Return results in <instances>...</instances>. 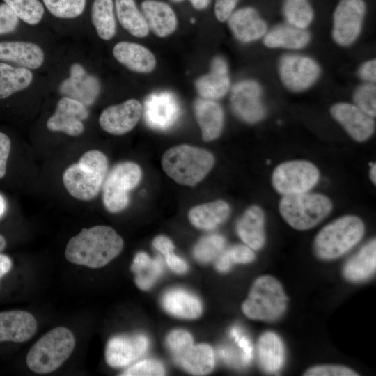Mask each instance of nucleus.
<instances>
[{
  "label": "nucleus",
  "instance_id": "5fc2aeb1",
  "mask_svg": "<svg viewBox=\"0 0 376 376\" xmlns=\"http://www.w3.org/2000/svg\"><path fill=\"white\" fill-rule=\"evenodd\" d=\"M175 2H180L183 0H172ZM210 0H189L192 6L196 10L205 9L209 4Z\"/></svg>",
  "mask_w": 376,
  "mask_h": 376
},
{
  "label": "nucleus",
  "instance_id": "c9c22d12",
  "mask_svg": "<svg viewBox=\"0 0 376 376\" xmlns=\"http://www.w3.org/2000/svg\"><path fill=\"white\" fill-rule=\"evenodd\" d=\"M19 19L29 25H36L42 19L45 9L39 0H3Z\"/></svg>",
  "mask_w": 376,
  "mask_h": 376
},
{
  "label": "nucleus",
  "instance_id": "4468645a",
  "mask_svg": "<svg viewBox=\"0 0 376 376\" xmlns=\"http://www.w3.org/2000/svg\"><path fill=\"white\" fill-rule=\"evenodd\" d=\"M148 345V338L141 334L113 336L106 346V361L113 368L127 366L143 355Z\"/></svg>",
  "mask_w": 376,
  "mask_h": 376
},
{
  "label": "nucleus",
  "instance_id": "58836bf2",
  "mask_svg": "<svg viewBox=\"0 0 376 376\" xmlns=\"http://www.w3.org/2000/svg\"><path fill=\"white\" fill-rule=\"evenodd\" d=\"M216 267L221 272H228L233 264H246L255 259V253L246 245H235L224 250L217 257Z\"/></svg>",
  "mask_w": 376,
  "mask_h": 376
},
{
  "label": "nucleus",
  "instance_id": "20e7f679",
  "mask_svg": "<svg viewBox=\"0 0 376 376\" xmlns=\"http://www.w3.org/2000/svg\"><path fill=\"white\" fill-rule=\"evenodd\" d=\"M365 231L363 221L345 215L330 222L317 234L313 244L316 256L324 260L336 259L355 246Z\"/></svg>",
  "mask_w": 376,
  "mask_h": 376
},
{
  "label": "nucleus",
  "instance_id": "7ed1b4c3",
  "mask_svg": "<svg viewBox=\"0 0 376 376\" xmlns=\"http://www.w3.org/2000/svg\"><path fill=\"white\" fill-rule=\"evenodd\" d=\"M161 162L164 172L175 182L193 186L207 175L215 159L207 150L185 144L167 150Z\"/></svg>",
  "mask_w": 376,
  "mask_h": 376
},
{
  "label": "nucleus",
  "instance_id": "b1692460",
  "mask_svg": "<svg viewBox=\"0 0 376 376\" xmlns=\"http://www.w3.org/2000/svg\"><path fill=\"white\" fill-rule=\"evenodd\" d=\"M141 9L149 29L158 37L165 38L177 28L175 12L166 3L157 0H145Z\"/></svg>",
  "mask_w": 376,
  "mask_h": 376
},
{
  "label": "nucleus",
  "instance_id": "37998d69",
  "mask_svg": "<svg viewBox=\"0 0 376 376\" xmlns=\"http://www.w3.org/2000/svg\"><path fill=\"white\" fill-rule=\"evenodd\" d=\"M165 375L163 365L155 359H145L137 362L126 369L120 375L156 376Z\"/></svg>",
  "mask_w": 376,
  "mask_h": 376
},
{
  "label": "nucleus",
  "instance_id": "4d7b16f0",
  "mask_svg": "<svg viewBox=\"0 0 376 376\" xmlns=\"http://www.w3.org/2000/svg\"><path fill=\"white\" fill-rule=\"evenodd\" d=\"M370 178L372 182L375 185L376 183V165L373 163L370 169Z\"/></svg>",
  "mask_w": 376,
  "mask_h": 376
},
{
  "label": "nucleus",
  "instance_id": "4c0bfd02",
  "mask_svg": "<svg viewBox=\"0 0 376 376\" xmlns=\"http://www.w3.org/2000/svg\"><path fill=\"white\" fill-rule=\"evenodd\" d=\"M226 246L225 238L219 234H211L202 237L193 250L194 258L199 262L207 263L217 258Z\"/></svg>",
  "mask_w": 376,
  "mask_h": 376
},
{
  "label": "nucleus",
  "instance_id": "a211bd4d",
  "mask_svg": "<svg viewBox=\"0 0 376 376\" xmlns=\"http://www.w3.org/2000/svg\"><path fill=\"white\" fill-rule=\"evenodd\" d=\"M36 330L37 322L31 313L21 310L0 312V343L27 341Z\"/></svg>",
  "mask_w": 376,
  "mask_h": 376
},
{
  "label": "nucleus",
  "instance_id": "c03bdc74",
  "mask_svg": "<svg viewBox=\"0 0 376 376\" xmlns=\"http://www.w3.org/2000/svg\"><path fill=\"white\" fill-rule=\"evenodd\" d=\"M306 376H356L352 369L341 365H321L308 369L304 374Z\"/></svg>",
  "mask_w": 376,
  "mask_h": 376
},
{
  "label": "nucleus",
  "instance_id": "cd10ccee",
  "mask_svg": "<svg viewBox=\"0 0 376 376\" xmlns=\"http://www.w3.org/2000/svg\"><path fill=\"white\" fill-rule=\"evenodd\" d=\"M230 212L228 203L217 200L193 207L188 213V218L195 227L210 230L224 223L229 217Z\"/></svg>",
  "mask_w": 376,
  "mask_h": 376
},
{
  "label": "nucleus",
  "instance_id": "de8ad7c7",
  "mask_svg": "<svg viewBox=\"0 0 376 376\" xmlns=\"http://www.w3.org/2000/svg\"><path fill=\"white\" fill-rule=\"evenodd\" d=\"M237 0H216L214 14L219 22L226 21L233 13Z\"/></svg>",
  "mask_w": 376,
  "mask_h": 376
},
{
  "label": "nucleus",
  "instance_id": "49530a36",
  "mask_svg": "<svg viewBox=\"0 0 376 376\" xmlns=\"http://www.w3.org/2000/svg\"><path fill=\"white\" fill-rule=\"evenodd\" d=\"M230 335L242 349V363L244 364H249L253 355V347L250 340L246 336L241 334L238 327H233L230 330Z\"/></svg>",
  "mask_w": 376,
  "mask_h": 376
},
{
  "label": "nucleus",
  "instance_id": "f704fd0d",
  "mask_svg": "<svg viewBox=\"0 0 376 376\" xmlns=\"http://www.w3.org/2000/svg\"><path fill=\"white\" fill-rule=\"evenodd\" d=\"M91 16L99 38L104 40L112 39L116 31L113 0H94Z\"/></svg>",
  "mask_w": 376,
  "mask_h": 376
},
{
  "label": "nucleus",
  "instance_id": "2f4dec72",
  "mask_svg": "<svg viewBox=\"0 0 376 376\" xmlns=\"http://www.w3.org/2000/svg\"><path fill=\"white\" fill-rule=\"evenodd\" d=\"M164 269L161 257L151 259L145 252H139L134 258L131 270L135 274V283L141 290L150 289L160 277Z\"/></svg>",
  "mask_w": 376,
  "mask_h": 376
},
{
  "label": "nucleus",
  "instance_id": "ddd939ff",
  "mask_svg": "<svg viewBox=\"0 0 376 376\" xmlns=\"http://www.w3.org/2000/svg\"><path fill=\"white\" fill-rule=\"evenodd\" d=\"M88 116L86 105L72 97H65L57 103L54 114L47 120V127L52 132H61L77 136L84 130L83 120Z\"/></svg>",
  "mask_w": 376,
  "mask_h": 376
},
{
  "label": "nucleus",
  "instance_id": "9d476101",
  "mask_svg": "<svg viewBox=\"0 0 376 376\" xmlns=\"http://www.w3.org/2000/svg\"><path fill=\"white\" fill-rule=\"evenodd\" d=\"M366 11L363 0H341L334 13L333 38L341 46H348L358 38Z\"/></svg>",
  "mask_w": 376,
  "mask_h": 376
},
{
  "label": "nucleus",
  "instance_id": "a18cd8bd",
  "mask_svg": "<svg viewBox=\"0 0 376 376\" xmlns=\"http://www.w3.org/2000/svg\"><path fill=\"white\" fill-rule=\"evenodd\" d=\"M19 19L5 3L0 4V36L12 33L19 26Z\"/></svg>",
  "mask_w": 376,
  "mask_h": 376
},
{
  "label": "nucleus",
  "instance_id": "0eeeda50",
  "mask_svg": "<svg viewBox=\"0 0 376 376\" xmlns=\"http://www.w3.org/2000/svg\"><path fill=\"white\" fill-rule=\"evenodd\" d=\"M332 207L327 196L308 192L283 196L279 205L282 218L298 230L315 226L329 215Z\"/></svg>",
  "mask_w": 376,
  "mask_h": 376
},
{
  "label": "nucleus",
  "instance_id": "c85d7f7f",
  "mask_svg": "<svg viewBox=\"0 0 376 376\" xmlns=\"http://www.w3.org/2000/svg\"><path fill=\"white\" fill-rule=\"evenodd\" d=\"M258 355L264 371L278 373L285 361V348L281 338L273 331L263 333L258 342Z\"/></svg>",
  "mask_w": 376,
  "mask_h": 376
},
{
  "label": "nucleus",
  "instance_id": "7c9ffc66",
  "mask_svg": "<svg viewBox=\"0 0 376 376\" xmlns=\"http://www.w3.org/2000/svg\"><path fill=\"white\" fill-rule=\"evenodd\" d=\"M308 32L294 26H279L271 30L264 38V44L270 48L299 49L308 45Z\"/></svg>",
  "mask_w": 376,
  "mask_h": 376
},
{
  "label": "nucleus",
  "instance_id": "39448f33",
  "mask_svg": "<svg viewBox=\"0 0 376 376\" xmlns=\"http://www.w3.org/2000/svg\"><path fill=\"white\" fill-rule=\"evenodd\" d=\"M287 302L281 283L272 276L263 275L253 282L242 310L251 320L273 322L284 314Z\"/></svg>",
  "mask_w": 376,
  "mask_h": 376
},
{
  "label": "nucleus",
  "instance_id": "2eb2a0df",
  "mask_svg": "<svg viewBox=\"0 0 376 376\" xmlns=\"http://www.w3.org/2000/svg\"><path fill=\"white\" fill-rule=\"evenodd\" d=\"M141 113V104L136 99H129L104 109L100 116L99 124L103 130L111 134L123 135L136 125Z\"/></svg>",
  "mask_w": 376,
  "mask_h": 376
},
{
  "label": "nucleus",
  "instance_id": "bb28decb",
  "mask_svg": "<svg viewBox=\"0 0 376 376\" xmlns=\"http://www.w3.org/2000/svg\"><path fill=\"white\" fill-rule=\"evenodd\" d=\"M162 303L168 313L178 318L194 319L202 313L200 299L182 288H173L166 291L162 297Z\"/></svg>",
  "mask_w": 376,
  "mask_h": 376
},
{
  "label": "nucleus",
  "instance_id": "e433bc0d",
  "mask_svg": "<svg viewBox=\"0 0 376 376\" xmlns=\"http://www.w3.org/2000/svg\"><path fill=\"white\" fill-rule=\"evenodd\" d=\"M284 15L288 23L297 28H306L313 20V10L307 0H285Z\"/></svg>",
  "mask_w": 376,
  "mask_h": 376
},
{
  "label": "nucleus",
  "instance_id": "6e6d98bb",
  "mask_svg": "<svg viewBox=\"0 0 376 376\" xmlns=\"http://www.w3.org/2000/svg\"><path fill=\"white\" fill-rule=\"evenodd\" d=\"M8 208L7 201L5 197L0 193V219L6 214Z\"/></svg>",
  "mask_w": 376,
  "mask_h": 376
},
{
  "label": "nucleus",
  "instance_id": "6ab92c4d",
  "mask_svg": "<svg viewBox=\"0 0 376 376\" xmlns=\"http://www.w3.org/2000/svg\"><path fill=\"white\" fill-rule=\"evenodd\" d=\"M45 61L42 49L36 43L19 40L0 42V62L35 70Z\"/></svg>",
  "mask_w": 376,
  "mask_h": 376
},
{
  "label": "nucleus",
  "instance_id": "13d9d810",
  "mask_svg": "<svg viewBox=\"0 0 376 376\" xmlns=\"http://www.w3.org/2000/svg\"><path fill=\"white\" fill-rule=\"evenodd\" d=\"M6 246V241L3 236L0 235V252L3 251Z\"/></svg>",
  "mask_w": 376,
  "mask_h": 376
},
{
  "label": "nucleus",
  "instance_id": "3c124183",
  "mask_svg": "<svg viewBox=\"0 0 376 376\" xmlns=\"http://www.w3.org/2000/svg\"><path fill=\"white\" fill-rule=\"evenodd\" d=\"M359 75L363 80L375 82L376 79L375 59H372L363 63L359 69Z\"/></svg>",
  "mask_w": 376,
  "mask_h": 376
},
{
  "label": "nucleus",
  "instance_id": "09e8293b",
  "mask_svg": "<svg viewBox=\"0 0 376 376\" xmlns=\"http://www.w3.org/2000/svg\"><path fill=\"white\" fill-rule=\"evenodd\" d=\"M11 147L10 139L7 134L0 132V179L6 173L7 161Z\"/></svg>",
  "mask_w": 376,
  "mask_h": 376
},
{
  "label": "nucleus",
  "instance_id": "a19ab883",
  "mask_svg": "<svg viewBox=\"0 0 376 376\" xmlns=\"http://www.w3.org/2000/svg\"><path fill=\"white\" fill-rule=\"evenodd\" d=\"M356 106L371 117L376 114V87L372 84L359 86L354 94Z\"/></svg>",
  "mask_w": 376,
  "mask_h": 376
},
{
  "label": "nucleus",
  "instance_id": "ea45409f",
  "mask_svg": "<svg viewBox=\"0 0 376 376\" xmlns=\"http://www.w3.org/2000/svg\"><path fill=\"white\" fill-rule=\"evenodd\" d=\"M42 1L52 15L61 19H73L80 16L86 3V0H42Z\"/></svg>",
  "mask_w": 376,
  "mask_h": 376
},
{
  "label": "nucleus",
  "instance_id": "8fccbe9b",
  "mask_svg": "<svg viewBox=\"0 0 376 376\" xmlns=\"http://www.w3.org/2000/svg\"><path fill=\"white\" fill-rule=\"evenodd\" d=\"M173 251H171L164 255L166 263L169 268L174 272L183 274L188 269L187 264L183 259L175 255Z\"/></svg>",
  "mask_w": 376,
  "mask_h": 376
},
{
  "label": "nucleus",
  "instance_id": "f8f14e48",
  "mask_svg": "<svg viewBox=\"0 0 376 376\" xmlns=\"http://www.w3.org/2000/svg\"><path fill=\"white\" fill-rule=\"evenodd\" d=\"M230 106L236 116L249 123H257L265 116L261 88L252 80L242 81L233 86Z\"/></svg>",
  "mask_w": 376,
  "mask_h": 376
},
{
  "label": "nucleus",
  "instance_id": "f257e3e1",
  "mask_svg": "<svg viewBox=\"0 0 376 376\" xmlns=\"http://www.w3.org/2000/svg\"><path fill=\"white\" fill-rule=\"evenodd\" d=\"M123 245V238L110 226L84 228L69 240L65 257L76 265L100 268L118 256Z\"/></svg>",
  "mask_w": 376,
  "mask_h": 376
},
{
  "label": "nucleus",
  "instance_id": "423d86ee",
  "mask_svg": "<svg viewBox=\"0 0 376 376\" xmlns=\"http://www.w3.org/2000/svg\"><path fill=\"white\" fill-rule=\"evenodd\" d=\"M75 345V339L69 329L56 327L33 345L26 356V364L37 373L53 372L67 360Z\"/></svg>",
  "mask_w": 376,
  "mask_h": 376
},
{
  "label": "nucleus",
  "instance_id": "393cba45",
  "mask_svg": "<svg viewBox=\"0 0 376 376\" xmlns=\"http://www.w3.org/2000/svg\"><path fill=\"white\" fill-rule=\"evenodd\" d=\"M375 269L376 241L373 239L346 262L343 275L350 282L360 283L372 277Z\"/></svg>",
  "mask_w": 376,
  "mask_h": 376
},
{
  "label": "nucleus",
  "instance_id": "864d4df0",
  "mask_svg": "<svg viewBox=\"0 0 376 376\" xmlns=\"http://www.w3.org/2000/svg\"><path fill=\"white\" fill-rule=\"evenodd\" d=\"M12 268V260L9 256L0 253V279Z\"/></svg>",
  "mask_w": 376,
  "mask_h": 376
},
{
  "label": "nucleus",
  "instance_id": "f3484780",
  "mask_svg": "<svg viewBox=\"0 0 376 376\" xmlns=\"http://www.w3.org/2000/svg\"><path fill=\"white\" fill-rule=\"evenodd\" d=\"M180 115L175 97L169 92L150 95L145 102V118L154 129L164 130L171 127Z\"/></svg>",
  "mask_w": 376,
  "mask_h": 376
},
{
  "label": "nucleus",
  "instance_id": "72a5a7b5",
  "mask_svg": "<svg viewBox=\"0 0 376 376\" xmlns=\"http://www.w3.org/2000/svg\"><path fill=\"white\" fill-rule=\"evenodd\" d=\"M115 6L118 20L125 31L137 38L148 36V23L138 10L134 0H116Z\"/></svg>",
  "mask_w": 376,
  "mask_h": 376
},
{
  "label": "nucleus",
  "instance_id": "c756f323",
  "mask_svg": "<svg viewBox=\"0 0 376 376\" xmlns=\"http://www.w3.org/2000/svg\"><path fill=\"white\" fill-rule=\"evenodd\" d=\"M33 78V73L28 68L0 62V100L26 89Z\"/></svg>",
  "mask_w": 376,
  "mask_h": 376
},
{
  "label": "nucleus",
  "instance_id": "aec40b11",
  "mask_svg": "<svg viewBox=\"0 0 376 376\" xmlns=\"http://www.w3.org/2000/svg\"><path fill=\"white\" fill-rule=\"evenodd\" d=\"M228 26L235 37L242 42H251L263 36L267 24L253 8L246 7L232 13Z\"/></svg>",
  "mask_w": 376,
  "mask_h": 376
},
{
  "label": "nucleus",
  "instance_id": "f03ea898",
  "mask_svg": "<svg viewBox=\"0 0 376 376\" xmlns=\"http://www.w3.org/2000/svg\"><path fill=\"white\" fill-rule=\"evenodd\" d=\"M108 170V159L101 151L85 152L77 164L69 166L63 174L68 192L80 201L94 198L101 189Z\"/></svg>",
  "mask_w": 376,
  "mask_h": 376
},
{
  "label": "nucleus",
  "instance_id": "412c9836",
  "mask_svg": "<svg viewBox=\"0 0 376 376\" xmlns=\"http://www.w3.org/2000/svg\"><path fill=\"white\" fill-rule=\"evenodd\" d=\"M113 56L121 65L131 71L149 73L156 66V58L146 47L135 42L121 41L113 48Z\"/></svg>",
  "mask_w": 376,
  "mask_h": 376
},
{
  "label": "nucleus",
  "instance_id": "603ef678",
  "mask_svg": "<svg viewBox=\"0 0 376 376\" xmlns=\"http://www.w3.org/2000/svg\"><path fill=\"white\" fill-rule=\"evenodd\" d=\"M152 245L163 256L171 251H173L175 248L172 241L164 235H159L156 237L153 240Z\"/></svg>",
  "mask_w": 376,
  "mask_h": 376
},
{
  "label": "nucleus",
  "instance_id": "6e6552de",
  "mask_svg": "<svg viewBox=\"0 0 376 376\" xmlns=\"http://www.w3.org/2000/svg\"><path fill=\"white\" fill-rule=\"evenodd\" d=\"M140 166L132 162L116 164L106 176L102 185V202L107 211L117 213L129 203V192L140 182Z\"/></svg>",
  "mask_w": 376,
  "mask_h": 376
},
{
  "label": "nucleus",
  "instance_id": "1a4fd4ad",
  "mask_svg": "<svg viewBox=\"0 0 376 376\" xmlns=\"http://www.w3.org/2000/svg\"><path fill=\"white\" fill-rule=\"evenodd\" d=\"M320 172L306 160H291L279 164L273 171L272 184L283 196L308 192L318 182Z\"/></svg>",
  "mask_w": 376,
  "mask_h": 376
},
{
  "label": "nucleus",
  "instance_id": "79ce46f5",
  "mask_svg": "<svg viewBox=\"0 0 376 376\" xmlns=\"http://www.w3.org/2000/svg\"><path fill=\"white\" fill-rule=\"evenodd\" d=\"M166 345L176 360L193 345V338L185 330L175 329L168 335Z\"/></svg>",
  "mask_w": 376,
  "mask_h": 376
},
{
  "label": "nucleus",
  "instance_id": "a878e982",
  "mask_svg": "<svg viewBox=\"0 0 376 376\" xmlns=\"http://www.w3.org/2000/svg\"><path fill=\"white\" fill-rule=\"evenodd\" d=\"M194 107L203 141L217 139L224 125V115L221 107L214 100L205 98L196 100Z\"/></svg>",
  "mask_w": 376,
  "mask_h": 376
},
{
  "label": "nucleus",
  "instance_id": "473e14b6",
  "mask_svg": "<svg viewBox=\"0 0 376 376\" xmlns=\"http://www.w3.org/2000/svg\"><path fill=\"white\" fill-rule=\"evenodd\" d=\"M176 361L187 372L196 375H205L214 366V355L212 347L207 344L192 345Z\"/></svg>",
  "mask_w": 376,
  "mask_h": 376
},
{
  "label": "nucleus",
  "instance_id": "dca6fc26",
  "mask_svg": "<svg viewBox=\"0 0 376 376\" xmlns=\"http://www.w3.org/2000/svg\"><path fill=\"white\" fill-rule=\"evenodd\" d=\"M330 112L333 118L356 141L368 140L374 133L375 123L370 116L356 105L340 102L334 104Z\"/></svg>",
  "mask_w": 376,
  "mask_h": 376
},
{
  "label": "nucleus",
  "instance_id": "9b49d317",
  "mask_svg": "<svg viewBox=\"0 0 376 376\" xmlns=\"http://www.w3.org/2000/svg\"><path fill=\"white\" fill-rule=\"evenodd\" d=\"M320 69L311 58L300 55H285L279 62V75L283 84L293 91L310 87L318 78Z\"/></svg>",
  "mask_w": 376,
  "mask_h": 376
},
{
  "label": "nucleus",
  "instance_id": "4be33fe9",
  "mask_svg": "<svg viewBox=\"0 0 376 376\" xmlns=\"http://www.w3.org/2000/svg\"><path fill=\"white\" fill-rule=\"evenodd\" d=\"M195 86L202 98L217 100L224 97L230 87V78L226 62L221 57L214 58L210 71L200 77Z\"/></svg>",
  "mask_w": 376,
  "mask_h": 376
},
{
  "label": "nucleus",
  "instance_id": "5701e85b",
  "mask_svg": "<svg viewBox=\"0 0 376 376\" xmlns=\"http://www.w3.org/2000/svg\"><path fill=\"white\" fill-rule=\"evenodd\" d=\"M236 230L243 242L253 250L260 249L265 243V214L258 205L248 207L236 224Z\"/></svg>",
  "mask_w": 376,
  "mask_h": 376
}]
</instances>
